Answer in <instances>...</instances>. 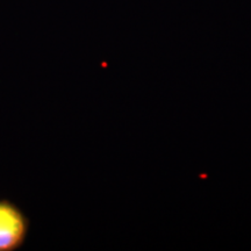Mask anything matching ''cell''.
Instances as JSON below:
<instances>
[{
  "instance_id": "cell-1",
  "label": "cell",
  "mask_w": 251,
  "mask_h": 251,
  "mask_svg": "<svg viewBox=\"0 0 251 251\" xmlns=\"http://www.w3.org/2000/svg\"><path fill=\"white\" fill-rule=\"evenodd\" d=\"M27 220L18 207L0 201V251H11L23 244L27 234Z\"/></svg>"
}]
</instances>
